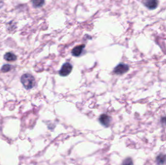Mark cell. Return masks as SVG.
<instances>
[{"instance_id":"obj_1","label":"cell","mask_w":166,"mask_h":165,"mask_svg":"<svg viewBox=\"0 0 166 165\" xmlns=\"http://www.w3.org/2000/svg\"><path fill=\"white\" fill-rule=\"evenodd\" d=\"M20 81L26 90L32 89L36 85L35 78L30 74L22 75L20 78Z\"/></svg>"},{"instance_id":"obj_2","label":"cell","mask_w":166,"mask_h":165,"mask_svg":"<svg viewBox=\"0 0 166 165\" xmlns=\"http://www.w3.org/2000/svg\"><path fill=\"white\" fill-rule=\"evenodd\" d=\"M129 70V67L125 63H120L115 67L114 73L116 75H122L126 73Z\"/></svg>"},{"instance_id":"obj_3","label":"cell","mask_w":166,"mask_h":165,"mask_svg":"<svg viewBox=\"0 0 166 165\" xmlns=\"http://www.w3.org/2000/svg\"><path fill=\"white\" fill-rule=\"evenodd\" d=\"M73 66L69 63H64L59 71V74L61 76H66L71 73Z\"/></svg>"},{"instance_id":"obj_4","label":"cell","mask_w":166,"mask_h":165,"mask_svg":"<svg viewBox=\"0 0 166 165\" xmlns=\"http://www.w3.org/2000/svg\"><path fill=\"white\" fill-rule=\"evenodd\" d=\"M99 122L105 127H108L110 124L111 118L106 114H101L99 117Z\"/></svg>"},{"instance_id":"obj_5","label":"cell","mask_w":166,"mask_h":165,"mask_svg":"<svg viewBox=\"0 0 166 165\" xmlns=\"http://www.w3.org/2000/svg\"><path fill=\"white\" fill-rule=\"evenodd\" d=\"M143 4L150 10H154L158 7V2L156 0H147L144 1Z\"/></svg>"},{"instance_id":"obj_6","label":"cell","mask_w":166,"mask_h":165,"mask_svg":"<svg viewBox=\"0 0 166 165\" xmlns=\"http://www.w3.org/2000/svg\"><path fill=\"white\" fill-rule=\"evenodd\" d=\"M85 48V45L82 44L81 45L77 46L75 47L71 50V54L73 56L75 57H78L80 56L82 53L84 48Z\"/></svg>"},{"instance_id":"obj_7","label":"cell","mask_w":166,"mask_h":165,"mask_svg":"<svg viewBox=\"0 0 166 165\" xmlns=\"http://www.w3.org/2000/svg\"><path fill=\"white\" fill-rule=\"evenodd\" d=\"M155 162L158 165H163L166 164V154H159L156 158Z\"/></svg>"},{"instance_id":"obj_8","label":"cell","mask_w":166,"mask_h":165,"mask_svg":"<svg viewBox=\"0 0 166 165\" xmlns=\"http://www.w3.org/2000/svg\"><path fill=\"white\" fill-rule=\"evenodd\" d=\"M4 59L8 62H13L17 60V56L13 53H11V52H7V53H6L4 55Z\"/></svg>"},{"instance_id":"obj_9","label":"cell","mask_w":166,"mask_h":165,"mask_svg":"<svg viewBox=\"0 0 166 165\" xmlns=\"http://www.w3.org/2000/svg\"><path fill=\"white\" fill-rule=\"evenodd\" d=\"M11 66L10 64H4L1 68V71L2 73H7L11 70Z\"/></svg>"},{"instance_id":"obj_10","label":"cell","mask_w":166,"mask_h":165,"mask_svg":"<svg viewBox=\"0 0 166 165\" xmlns=\"http://www.w3.org/2000/svg\"><path fill=\"white\" fill-rule=\"evenodd\" d=\"M32 2L35 7H40L44 5L45 2L44 1H33Z\"/></svg>"},{"instance_id":"obj_11","label":"cell","mask_w":166,"mask_h":165,"mask_svg":"<svg viewBox=\"0 0 166 165\" xmlns=\"http://www.w3.org/2000/svg\"><path fill=\"white\" fill-rule=\"evenodd\" d=\"M122 165H134V164L131 158L128 157L123 161Z\"/></svg>"},{"instance_id":"obj_12","label":"cell","mask_w":166,"mask_h":165,"mask_svg":"<svg viewBox=\"0 0 166 165\" xmlns=\"http://www.w3.org/2000/svg\"><path fill=\"white\" fill-rule=\"evenodd\" d=\"M160 122L164 128H166V116L162 117L161 118Z\"/></svg>"}]
</instances>
